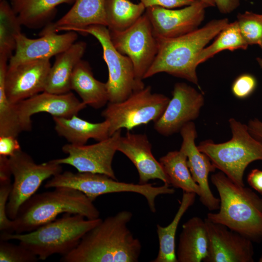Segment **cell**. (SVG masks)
I'll return each mask as SVG.
<instances>
[{
	"label": "cell",
	"mask_w": 262,
	"mask_h": 262,
	"mask_svg": "<svg viewBox=\"0 0 262 262\" xmlns=\"http://www.w3.org/2000/svg\"><path fill=\"white\" fill-rule=\"evenodd\" d=\"M132 213L124 210L102 220L78 246L62 256V262H137L142 246L128 227Z\"/></svg>",
	"instance_id": "1"
},
{
	"label": "cell",
	"mask_w": 262,
	"mask_h": 262,
	"mask_svg": "<svg viewBox=\"0 0 262 262\" xmlns=\"http://www.w3.org/2000/svg\"><path fill=\"white\" fill-rule=\"evenodd\" d=\"M229 23L226 18L213 19L201 28L177 37H156L158 52L144 79L164 72L185 79L201 91L196 73L198 56Z\"/></svg>",
	"instance_id": "2"
},
{
	"label": "cell",
	"mask_w": 262,
	"mask_h": 262,
	"mask_svg": "<svg viewBox=\"0 0 262 262\" xmlns=\"http://www.w3.org/2000/svg\"><path fill=\"white\" fill-rule=\"evenodd\" d=\"M211 180L219 195L220 208L218 213H208L207 218L252 242L262 241V198L221 171L213 174Z\"/></svg>",
	"instance_id": "3"
},
{
	"label": "cell",
	"mask_w": 262,
	"mask_h": 262,
	"mask_svg": "<svg viewBox=\"0 0 262 262\" xmlns=\"http://www.w3.org/2000/svg\"><path fill=\"white\" fill-rule=\"evenodd\" d=\"M35 194L20 207L13 221V232L26 233L51 222L62 213L80 214L88 219L99 218L100 212L82 192L72 188L57 187Z\"/></svg>",
	"instance_id": "4"
},
{
	"label": "cell",
	"mask_w": 262,
	"mask_h": 262,
	"mask_svg": "<svg viewBox=\"0 0 262 262\" xmlns=\"http://www.w3.org/2000/svg\"><path fill=\"white\" fill-rule=\"evenodd\" d=\"M101 220L100 218L88 219L80 214L66 213L32 231L0 233V238L2 240L18 241L39 260H45L54 254L64 256L71 251Z\"/></svg>",
	"instance_id": "5"
},
{
	"label": "cell",
	"mask_w": 262,
	"mask_h": 262,
	"mask_svg": "<svg viewBox=\"0 0 262 262\" xmlns=\"http://www.w3.org/2000/svg\"><path fill=\"white\" fill-rule=\"evenodd\" d=\"M232 133L225 142L211 140L200 142L197 148L208 156L216 169L239 186H245L244 172L252 162L262 161V142L249 132L247 126L234 118L229 120Z\"/></svg>",
	"instance_id": "6"
},
{
	"label": "cell",
	"mask_w": 262,
	"mask_h": 262,
	"mask_svg": "<svg viewBox=\"0 0 262 262\" xmlns=\"http://www.w3.org/2000/svg\"><path fill=\"white\" fill-rule=\"evenodd\" d=\"M168 184L155 186L153 183L135 184L117 181L107 175L88 172L65 171L53 177L45 184V188L67 187L78 190L94 201L99 196L114 193L132 192L147 200L150 211H156L155 200L161 195H172L174 188Z\"/></svg>",
	"instance_id": "7"
},
{
	"label": "cell",
	"mask_w": 262,
	"mask_h": 262,
	"mask_svg": "<svg viewBox=\"0 0 262 262\" xmlns=\"http://www.w3.org/2000/svg\"><path fill=\"white\" fill-rule=\"evenodd\" d=\"M170 99L164 94L152 93L147 86L134 92L119 102H108L101 115L109 123V135L125 128L128 131L156 122L164 112Z\"/></svg>",
	"instance_id": "8"
},
{
	"label": "cell",
	"mask_w": 262,
	"mask_h": 262,
	"mask_svg": "<svg viewBox=\"0 0 262 262\" xmlns=\"http://www.w3.org/2000/svg\"><path fill=\"white\" fill-rule=\"evenodd\" d=\"M76 32L93 35L102 47L103 58L108 70V79L106 84L109 102H121L134 92L145 87L144 82H138L136 80L131 60L114 47L106 26L91 25Z\"/></svg>",
	"instance_id": "9"
},
{
	"label": "cell",
	"mask_w": 262,
	"mask_h": 262,
	"mask_svg": "<svg viewBox=\"0 0 262 262\" xmlns=\"http://www.w3.org/2000/svg\"><path fill=\"white\" fill-rule=\"evenodd\" d=\"M9 164L14 181L6 212L8 217L14 220L22 205L35 194L42 183L62 172V167L53 160L37 164L21 149L9 157Z\"/></svg>",
	"instance_id": "10"
},
{
	"label": "cell",
	"mask_w": 262,
	"mask_h": 262,
	"mask_svg": "<svg viewBox=\"0 0 262 262\" xmlns=\"http://www.w3.org/2000/svg\"><path fill=\"white\" fill-rule=\"evenodd\" d=\"M109 32L115 49L131 60L136 80L143 82L144 76L158 52L157 38L148 17L144 13L128 29Z\"/></svg>",
	"instance_id": "11"
},
{
	"label": "cell",
	"mask_w": 262,
	"mask_h": 262,
	"mask_svg": "<svg viewBox=\"0 0 262 262\" xmlns=\"http://www.w3.org/2000/svg\"><path fill=\"white\" fill-rule=\"evenodd\" d=\"M121 136V130H119L108 138L93 145L67 144L63 146L62 150L67 156L53 160L59 164L70 165L79 172L102 174L117 180L112 163Z\"/></svg>",
	"instance_id": "12"
},
{
	"label": "cell",
	"mask_w": 262,
	"mask_h": 262,
	"mask_svg": "<svg viewBox=\"0 0 262 262\" xmlns=\"http://www.w3.org/2000/svg\"><path fill=\"white\" fill-rule=\"evenodd\" d=\"M172 94L164 112L154 124L156 131L165 136L180 132L185 124L196 120L205 102L202 92L184 82L176 83Z\"/></svg>",
	"instance_id": "13"
},
{
	"label": "cell",
	"mask_w": 262,
	"mask_h": 262,
	"mask_svg": "<svg viewBox=\"0 0 262 262\" xmlns=\"http://www.w3.org/2000/svg\"><path fill=\"white\" fill-rule=\"evenodd\" d=\"M209 7L196 0L180 9H167L153 6L146 9L156 37H177L199 28L204 19L205 11Z\"/></svg>",
	"instance_id": "14"
},
{
	"label": "cell",
	"mask_w": 262,
	"mask_h": 262,
	"mask_svg": "<svg viewBox=\"0 0 262 262\" xmlns=\"http://www.w3.org/2000/svg\"><path fill=\"white\" fill-rule=\"evenodd\" d=\"M50 24H48L36 39L29 38L22 33L16 38L15 53L9 59L8 68L42 59H50L69 48L78 38L77 33L67 31L58 34Z\"/></svg>",
	"instance_id": "15"
},
{
	"label": "cell",
	"mask_w": 262,
	"mask_h": 262,
	"mask_svg": "<svg viewBox=\"0 0 262 262\" xmlns=\"http://www.w3.org/2000/svg\"><path fill=\"white\" fill-rule=\"evenodd\" d=\"M208 249L204 262H252V241L226 226L204 219Z\"/></svg>",
	"instance_id": "16"
},
{
	"label": "cell",
	"mask_w": 262,
	"mask_h": 262,
	"mask_svg": "<svg viewBox=\"0 0 262 262\" xmlns=\"http://www.w3.org/2000/svg\"><path fill=\"white\" fill-rule=\"evenodd\" d=\"M49 60H38L8 67L4 86L12 103L16 104L44 91L51 66Z\"/></svg>",
	"instance_id": "17"
},
{
	"label": "cell",
	"mask_w": 262,
	"mask_h": 262,
	"mask_svg": "<svg viewBox=\"0 0 262 262\" xmlns=\"http://www.w3.org/2000/svg\"><path fill=\"white\" fill-rule=\"evenodd\" d=\"M182 138L180 150L187 158V165L194 180L200 188L199 199L208 210L213 211L220 208V199L215 197L210 188L209 175L216 169L207 155L200 151L196 145L197 131L194 123L185 124L180 131Z\"/></svg>",
	"instance_id": "18"
},
{
	"label": "cell",
	"mask_w": 262,
	"mask_h": 262,
	"mask_svg": "<svg viewBox=\"0 0 262 262\" xmlns=\"http://www.w3.org/2000/svg\"><path fill=\"white\" fill-rule=\"evenodd\" d=\"M16 105L24 131L31 130V116L34 114L47 113L52 117L69 118L86 106L70 91L61 94L44 91Z\"/></svg>",
	"instance_id": "19"
},
{
	"label": "cell",
	"mask_w": 262,
	"mask_h": 262,
	"mask_svg": "<svg viewBox=\"0 0 262 262\" xmlns=\"http://www.w3.org/2000/svg\"><path fill=\"white\" fill-rule=\"evenodd\" d=\"M152 146L145 134L132 133L129 131L119 140L117 151L133 163L139 175V184H146L158 179L169 184L168 179L159 162L154 157Z\"/></svg>",
	"instance_id": "20"
},
{
	"label": "cell",
	"mask_w": 262,
	"mask_h": 262,
	"mask_svg": "<svg viewBox=\"0 0 262 262\" xmlns=\"http://www.w3.org/2000/svg\"><path fill=\"white\" fill-rule=\"evenodd\" d=\"M105 2L106 0H74L70 9L50 25L57 32H76L94 25L107 27Z\"/></svg>",
	"instance_id": "21"
},
{
	"label": "cell",
	"mask_w": 262,
	"mask_h": 262,
	"mask_svg": "<svg viewBox=\"0 0 262 262\" xmlns=\"http://www.w3.org/2000/svg\"><path fill=\"white\" fill-rule=\"evenodd\" d=\"M208 235L204 220L194 216L182 225L176 250L178 262H204L208 254Z\"/></svg>",
	"instance_id": "22"
},
{
	"label": "cell",
	"mask_w": 262,
	"mask_h": 262,
	"mask_svg": "<svg viewBox=\"0 0 262 262\" xmlns=\"http://www.w3.org/2000/svg\"><path fill=\"white\" fill-rule=\"evenodd\" d=\"M86 46L83 41L75 42L67 49L56 56L48 76L44 91L57 94L70 91L73 71L82 60Z\"/></svg>",
	"instance_id": "23"
},
{
	"label": "cell",
	"mask_w": 262,
	"mask_h": 262,
	"mask_svg": "<svg viewBox=\"0 0 262 262\" xmlns=\"http://www.w3.org/2000/svg\"><path fill=\"white\" fill-rule=\"evenodd\" d=\"M77 115L69 118L52 117L56 132L69 144L83 145L90 139L98 142L110 137V125L107 121L92 123Z\"/></svg>",
	"instance_id": "24"
},
{
	"label": "cell",
	"mask_w": 262,
	"mask_h": 262,
	"mask_svg": "<svg viewBox=\"0 0 262 262\" xmlns=\"http://www.w3.org/2000/svg\"><path fill=\"white\" fill-rule=\"evenodd\" d=\"M71 90L76 92L86 105L99 109L109 102L106 83L94 76L89 63L82 60L77 65L70 82Z\"/></svg>",
	"instance_id": "25"
},
{
	"label": "cell",
	"mask_w": 262,
	"mask_h": 262,
	"mask_svg": "<svg viewBox=\"0 0 262 262\" xmlns=\"http://www.w3.org/2000/svg\"><path fill=\"white\" fill-rule=\"evenodd\" d=\"M22 25L35 29L46 24L55 14L56 7L74 0H11Z\"/></svg>",
	"instance_id": "26"
},
{
	"label": "cell",
	"mask_w": 262,
	"mask_h": 262,
	"mask_svg": "<svg viewBox=\"0 0 262 262\" xmlns=\"http://www.w3.org/2000/svg\"><path fill=\"white\" fill-rule=\"evenodd\" d=\"M196 194L184 192L180 207L172 222L167 226L156 225L159 248L156 257L151 262H178L175 248V236L182 216L194 203Z\"/></svg>",
	"instance_id": "27"
},
{
	"label": "cell",
	"mask_w": 262,
	"mask_h": 262,
	"mask_svg": "<svg viewBox=\"0 0 262 262\" xmlns=\"http://www.w3.org/2000/svg\"><path fill=\"white\" fill-rule=\"evenodd\" d=\"M159 162L171 186L200 195V188L192 176L184 152L180 150L169 151L160 158Z\"/></svg>",
	"instance_id": "28"
},
{
	"label": "cell",
	"mask_w": 262,
	"mask_h": 262,
	"mask_svg": "<svg viewBox=\"0 0 262 262\" xmlns=\"http://www.w3.org/2000/svg\"><path fill=\"white\" fill-rule=\"evenodd\" d=\"M146 8L141 3L129 0H106L107 27L110 31H124L134 24Z\"/></svg>",
	"instance_id": "29"
},
{
	"label": "cell",
	"mask_w": 262,
	"mask_h": 262,
	"mask_svg": "<svg viewBox=\"0 0 262 262\" xmlns=\"http://www.w3.org/2000/svg\"><path fill=\"white\" fill-rule=\"evenodd\" d=\"M8 60L5 57H0V136L10 135L17 137L24 131L16 105L9 100L5 90Z\"/></svg>",
	"instance_id": "30"
},
{
	"label": "cell",
	"mask_w": 262,
	"mask_h": 262,
	"mask_svg": "<svg viewBox=\"0 0 262 262\" xmlns=\"http://www.w3.org/2000/svg\"><path fill=\"white\" fill-rule=\"evenodd\" d=\"M21 24L6 0L0 1V56L8 59L16 46V37L21 33Z\"/></svg>",
	"instance_id": "31"
},
{
	"label": "cell",
	"mask_w": 262,
	"mask_h": 262,
	"mask_svg": "<svg viewBox=\"0 0 262 262\" xmlns=\"http://www.w3.org/2000/svg\"><path fill=\"white\" fill-rule=\"evenodd\" d=\"M248 46L241 35L238 23L235 20L229 23L216 36L214 41L201 51L197 59V64L198 66L220 51L225 50H245Z\"/></svg>",
	"instance_id": "32"
},
{
	"label": "cell",
	"mask_w": 262,
	"mask_h": 262,
	"mask_svg": "<svg viewBox=\"0 0 262 262\" xmlns=\"http://www.w3.org/2000/svg\"><path fill=\"white\" fill-rule=\"evenodd\" d=\"M236 21L241 35L248 46L262 44V14L245 11L237 15Z\"/></svg>",
	"instance_id": "33"
},
{
	"label": "cell",
	"mask_w": 262,
	"mask_h": 262,
	"mask_svg": "<svg viewBox=\"0 0 262 262\" xmlns=\"http://www.w3.org/2000/svg\"><path fill=\"white\" fill-rule=\"evenodd\" d=\"M38 257L26 247L0 240V262H35Z\"/></svg>",
	"instance_id": "34"
},
{
	"label": "cell",
	"mask_w": 262,
	"mask_h": 262,
	"mask_svg": "<svg viewBox=\"0 0 262 262\" xmlns=\"http://www.w3.org/2000/svg\"><path fill=\"white\" fill-rule=\"evenodd\" d=\"M11 181L0 182V233L13 232V221L7 214L6 208L12 189Z\"/></svg>",
	"instance_id": "35"
},
{
	"label": "cell",
	"mask_w": 262,
	"mask_h": 262,
	"mask_svg": "<svg viewBox=\"0 0 262 262\" xmlns=\"http://www.w3.org/2000/svg\"><path fill=\"white\" fill-rule=\"evenodd\" d=\"M257 85V80L253 75L244 73L238 76L232 82L231 92L236 98L244 99L254 92Z\"/></svg>",
	"instance_id": "36"
},
{
	"label": "cell",
	"mask_w": 262,
	"mask_h": 262,
	"mask_svg": "<svg viewBox=\"0 0 262 262\" xmlns=\"http://www.w3.org/2000/svg\"><path fill=\"white\" fill-rule=\"evenodd\" d=\"M145 8L157 6L167 9H175L189 5L196 0H139Z\"/></svg>",
	"instance_id": "37"
},
{
	"label": "cell",
	"mask_w": 262,
	"mask_h": 262,
	"mask_svg": "<svg viewBox=\"0 0 262 262\" xmlns=\"http://www.w3.org/2000/svg\"><path fill=\"white\" fill-rule=\"evenodd\" d=\"M20 149L16 137L10 135L0 136V155L9 157Z\"/></svg>",
	"instance_id": "38"
},
{
	"label": "cell",
	"mask_w": 262,
	"mask_h": 262,
	"mask_svg": "<svg viewBox=\"0 0 262 262\" xmlns=\"http://www.w3.org/2000/svg\"><path fill=\"white\" fill-rule=\"evenodd\" d=\"M215 6L223 14H229L233 12L240 5V0H213Z\"/></svg>",
	"instance_id": "39"
},
{
	"label": "cell",
	"mask_w": 262,
	"mask_h": 262,
	"mask_svg": "<svg viewBox=\"0 0 262 262\" xmlns=\"http://www.w3.org/2000/svg\"><path fill=\"white\" fill-rule=\"evenodd\" d=\"M247 180L251 187L262 195V170L254 169L249 173Z\"/></svg>",
	"instance_id": "40"
},
{
	"label": "cell",
	"mask_w": 262,
	"mask_h": 262,
	"mask_svg": "<svg viewBox=\"0 0 262 262\" xmlns=\"http://www.w3.org/2000/svg\"><path fill=\"white\" fill-rule=\"evenodd\" d=\"M11 176L9 157L0 155V182L11 181Z\"/></svg>",
	"instance_id": "41"
},
{
	"label": "cell",
	"mask_w": 262,
	"mask_h": 262,
	"mask_svg": "<svg viewBox=\"0 0 262 262\" xmlns=\"http://www.w3.org/2000/svg\"><path fill=\"white\" fill-rule=\"evenodd\" d=\"M206 4L209 7H214L215 4L213 0H198Z\"/></svg>",
	"instance_id": "42"
},
{
	"label": "cell",
	"mask_w": 262,
	"mask_h": 262,
	"mask_svg": "<svg viewBox=\"0 0 262 262\" xmlns=\"http://www.w3.org/2000/svg\"><path fill=\"white\" fill-rule=\"evenodd\" d=\"M259 46L262 49V44ZM256 60L259 65L262 68V58H261V57L257 58Z\"/></svg>",
	"instance_id": "43"
},
{
	"label": "cell",
	"mask_w": 262,
	"mask_h": 262,
	"mask_svg": "<svg viewBox=\"0 0 262 262\" xmlns=\"http://www.w3.org/2000/svg\"><path fill=\"white\" fill-rule=\"evenodd\" d=\"M259 262H262V256H261V257L260 258L259 260Z\"/></svg>",
	"instance_id": "44"
}]
</instances>
